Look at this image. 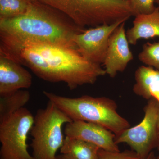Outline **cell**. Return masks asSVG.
<instances>
[{"mask_svg":"<svg viewBox=\"0 0 159 159\" xmlns=\"http://www.w3.org/2000/svg\"><path fill=\"white\" fill-rule=\"evenodd\" d=\"M157 147L158 149V151L159 152V139L157 145ZM156 159H159V154L157 158H156Z\"/></svg>","mask_w":159,"mask_h":159,"instance_id":"cell-24","label":"cell"},{"mask_svg":"<svg viewBox=\"0 0 159 159\" xmlns=\"http://www.w3.org/2000/svg\"><path fill=\"white\" fill-rule=\"evenodd\" d=\"M135 79L133 90L136 95L148 100L154 98L159 102L158 70L148 66H141L136 71Z\"/></svg>","mask_w":159,"mask_h":159,"instance_id":"cell-13","label":"cell"},{"mask_svg":"<svg viewBox=\"0 0 159 159\" xmlns=\"http://www.w3.org/2000/svg\"><path fill=\"white\" fill-rule=\"evenodd\" d=\"M99 159H141L134 151L111 152L100 148L99 152Z\"/></svg>","mask_w":159,"mask_h":159,"instance_id":"cell-19","label":"cell"},{"mask_svg":"<svg viewBox=\"0 0 159 159\" xmlns=\"http://www.w3.org/2000/svg\"><path fill=\"white\" fill-rule=\"evenodd\" d=\"M32 77L22 65L0 54V97L31 86Z\"/></svg>","mask_w":159,"mask_h":159,"instance_id":"cell-11","label":"cell"},{"mask_svg":"<svg viewBox=\"0 0 159 159\" xmlns=\"http://www.w3.org/2000/svg\"><path fill=\"white\" fill-rule=\"evenodd\" d=\"M29 91L20 90L4 97H0V122L24 108L30 99Z\"/></svg>","mask_w":159,"mask_h":159,"instance_id":"cell-15","label":"cell"},{"mask_svg":"<svg viewBox=\"0 0 159 159\" xmlns=\"http://www.w3.org/2000/svg\"><path fill=\"white\" fill-rule=\"evenodd\" d=\"M64 12L79 28L127 21L133 16L128 0H58Z\"/></svg>","mask_w":159,"mask_h":159,"instance_id":"cell-4","label":"cell"},{"mask_svg":"<svg viewBox=\"0 0 159 159\" xmlns=\"http://www.w3.org/2000/svg\"><path fill=\"white\" fill-rule=\"evenodd\" d=\"M34 117L22 108L0 122V159H35L28 150V135Z\"/></svg>","mask_w":159,"mask_h":159,"instance_id":"cell-6","label":"cell"},{"mask_svg":"<svg viewBox=\"0 0 159 159\" xmlns=\"http://www.w3.org/2000/svg\"><path fill=\"white\" fill-rule=\"evenodd\" d=\"M100 148L93 143L66 136L60 153L70 154L76 159H99Z\"/></svg>","mask_w":159,"mask_h":159,"instance_id":"cell-14","label":"cell"},{"mask_svg":"<svg viewBox=\"0 0 159 159\" xmlns=\"http://www.w3.org/2000/svg\"><path fill=\"white\" fill-rule=\"evenodd\" d=\"M12 59L43 80L65 83L70 90L93 84L106 74L100 65L87 60L77 49L54 45H29Z\"/></svg>","mask_w":159,"mask_h":159,"instance_id":"cell-2","label":"cell"},{"mask_svg":"<svg viewBox=\"0 0 159 159\" xmlns=\"http://www.w3.org/2000/svg\"><path fill=\"white\" fill-rule=\"evenodd\" d=\"M27 1L30 3L39 2L47 4L64 12L63 7L58 0H27Z\"/></svg>","mask_w":159,"mask_h":159,"instance_id":"cell-20","label":"cell"},{"mask_svg":"<svg viewBox=\"0 0 159 159\" xmlns=\"http://www.w3.org/2000/svg\"><path fill=\"white\" fill-rule=\"evenodd\" d=\"M29 4L27 0H0V20L22 15L27 11Z\"/></svg>","mask_w":159,"mask_h":159,"instance_id":"cell-16","label":"cell"},{"mask_svg":"<svg viewBox=\"0 0 159 159\" xmlns=\"http://www.w3.org/2000/svg\"><path fill=\"white\" fill-rule=\"evenodd\" d=\"M155 2L159 5V0H156Z\"/></svg>","mask_w":159,"mask_h":159,"instance_id":"cell-25","label":"cell"},{"mask_svg":"<svg viewBox=\"0 0 159 159\" xmlns=\"http://www.w3.org/2000/svg\"><path fill=\"white\" fill-rule=\"evenodd\" d=\"M135 17L133 26L126 32L129 44L135 45L139 39L159 37V7L152 13Z\"/></svg>","mask_w":159,"mask_h":159,"instance_id":"cell-12","label":"cell"},{"mask_svg":"<svg viewBox=\"0 0 159 159\" xmlns=\"http://www.w3.org/2000/svg\"><path fill=\"white\" fill-rule=\"evenodd\" d=\"M72 120L51 101L37 111L30 133L32 156L35 159H55L63 144L62 127Z\"/></svg>","mask_w":159,"mask_h":159,"instance_id":"cell-5","label":"cell"},{"mask_svg":"<svg viewBox=\"0 0 159 159\" xmlns=\"http://www.w3.org/2000/svg\"><path fill=\"white\" fill-rule=\"evenodd\" d=\"M64 134L66 136L90 142L103 150L120 151L115 142V134L98 124L74 120L66 124Z\"/></svg>","mask_w":159,"mask_h":159,"instance_id":"cell-9","label":"cell"},{"mask_svg":"<svg viewBox=\"0 0 159 159\" xmlns=\"http://www.w3.org/2000/svg\"><path fill=\"white\" fill-rule=\"evenodd\" d=\"M55 159H76L74 157L70 154H61L57 155Z\"/></svg>","mask_w":159,"mask_h":159,"instance_id":"cell-21","label":"cell"},{"mask_svg":"<svg viewBox=\"0 0 159 159\" xmlns=\"http://www.w3.org/2000/svg\"><path fill=\"white\" fill-rule=\"evenodd\" d=\"M145 159H156L153 152H151Z\"/></svg>","mask_w":159,"mask_h":159,"instance_id":"cell-22","label":"cell"},{"mask_svg":"<svg viewBox=\"0 0 159 159\" xmlns=\"http://www.w3.org/2000/svg\"><path fill=\"white\" fill-rule=\"evenodd\" d=\"M43 93L73 121L79 120L102 125L116 136L130 127L127 120L117 112L116 102L107 97L84 95L70 98L46 91Z\"/></svg>","mask_w":159,"mask_h":159,"instance_id":"cell-3","label":"cell"},{"mask_svg":"<svg viewBox=\"0 0 159 159\" xmlns=\"http://www.w3.org/2000/svg\"><path fill=\"white\" fill-rule=\"evenodd\" d=\"M134 16L152 13L156 7L154 3L156 0H128Z\"/></svg>","mask_w":159,"mask_h":159,"instance_id":"cell-18","label":"cell"},{"mask_svg":"<svg viewBox=\"0 0 159 159\" xmlns=\"http://www.w3.org/2000/svg\"><path fill=\"white\" fill-rule=\"evenodd\" d=\"M125 22L120 20L111 25L90 28L76 34L74 42L77 51L87 60L101 65L105 60L111 35Z\"/></svg>","mask_w":159,"mask_h":159,"instance_id":"cell-8","label":"cell"},{"mask_svg":"<svg viewBox=\"0 0 159 159\" xmlns=\"http://www.w3.org/2000/svg\"><path fill=\"white\" fill-rule=\"evenodd\" d=\"M125 23L114 31L109 40L103 65L106 74L111 78L116 77L118 72L125 70L129 63L134 58L124 28Z\"/></svg>","mask_w":159,"mask_h":159,"instance_id":"cell-10","label":"cell"},{"mask_svg":"<svg viewBox=\"0 0 159 159\" xmlns=\"http://www.w3.org/2000/svg\"><path fill=\"white\" fill-rule=\"evenodd\" d=\"M159 108V102L156 99L148 100L144 108L145 116L142 122L116 136V144H127L141 159H146L152 149L157 147L158 142Z\"/></svg>","mask_w":159,"mask_h":159,"instance_id":"cell-7","label":"cell"},{"mask_svg":"<svg viewBox=\"0 0 159 159\" xmlns=\"http://www.w3.org/2000/svg\"><path fill=\"white\" fill-rule=\"evenodd\" d=\"M157 126H158V133H159V110H158V114Z\"/></svg>","mask_w":159,"mask_h":159,"instance_id":"cell-23","label":"cell"},{"mask_svg":"<svg viewBox=\"0 0 159 159\" xmlns=\"http://www.w3.org/2000/svg\"><path fill=\"white\" fill-rule=\"evenodd\" d=\"M85 29L78 27L59 9L39 2L30 3L24 14L0 20V54L13 58L33 44L77 49L74 36Z\"/></svg>","mask_w":159,"mask_h":159,"instance_id":"cell-1","label":"cell"},{"mask_svg":"<svg viewBox=\"0 0 159 159\" xmlns=\"http://www.w3.org/2000/svg\"><path fill=\"white\" fill-rule=\"evenodd\" d=\"M139 58L146 65L159 70V42L145 44L143 50L139 53Z\"/></svg>","mask_w":159,"mask_h":159,"instance_id":"cell-17","label":"cell"}]
</instances>
